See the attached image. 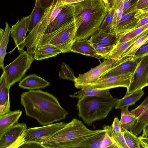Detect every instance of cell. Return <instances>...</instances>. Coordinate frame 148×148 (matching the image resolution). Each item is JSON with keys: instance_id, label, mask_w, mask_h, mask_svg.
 <instances>
[{"instance_id": "obj_34", "label": "cell", "mask_w": 148, "mask_h": 148, "mask_svg": "<svg viewBox=\"0 0 148 148\" xmlns=\"http://www.w3.org/2000/svg\"><path fill=\"white\" fill-rule=\"evenodd\" d=\"M59 77L60 79L74 81L76 78L74 75L73 70L65 62H63L59 72Z\"/></svg>"}, {"instance_id": "obj_45", "label": "cell", "mask_w": 148, "mask_h": 148, "mask_svg": "<svg viewBox=\"0 0 148 148\" xmlns=\"http://www.w3.org/2000/svg\"><path fill=\"white\" fill-rule=\"evenodd\" d=\"M148 7V0H138L136 7L139 10H143Z\"/></svg>"}, {"instance_id": "obj_19", "label": "cell", "mask_w": 148, "mask_h": 148, "mask_svg": "<svg viewBox=\"0 0 148 148\" xmlns=\"http://www.w3.org/2000/svg\"><path fill=\"white\" fill-rule=\"evenodd\" d=\"M70 51L98 59L102 58L97 53L92 43L87 39L74 40L71 46Z\"/></svg>"}, {"instance_id": "obj_42", "label": "cell", "mask_w": 148, "mask_h": 148, "mask_svg": "<svg viewBox=\"0 0 148 148\" xmlns=\"http://www.w3.org/2000/svg\"><path fill=\"white\" fill-rule=\"evenodd\" d=\"M110 128L112 131L115 133L119 134L122 132L120 121L117 117L114 119Z\"/></svg>"}, {"instance_id": "obj_39", "label": "cell", "mask_w": 148, "mask_h": 148, "mask_svg": "<svg viewBox=\"0 0 148 148\" xmlns=\"http://www.w3.org/2000/svg\"><path fill=\"white\" fill-rule=\"evenodd\" d=\"M148 105V96H147L143 101L138 106L130 111L137 118L139 116L143 110Z\"/></svg>"}, {"instance_id": "obj_3", "label": "cell", "mask_w": 148, "mask_h": 148, "mask_svg": "<svg viewBox=\"0 0 148 148\" xmlns=\"http://www.w3.org/2000/svg\"><path fill=\"white\" fill-rule=\"evenodd\" d=\"M104 130L89 129L74 118L42 144L46 148H90L97 135Z\"/></svg>"}, {"instance_id": "obj_27", "label": "cell", "mask_w": 148, "mask_h": 148, "mask_svg": "<svg viewBox=\"0 0 148 148\" xmlns=\"http://www.w3.org/2000/svg\"><path fill=\"white\" fill-rule=\"evenodd\" d=\"M5 30L3 36L0 38V68L4 67V60L7 54L6 50L10 34L11 28L8 23L5 22Z\"/></svg>"}, {"instance_id": "obj_35", "label": "cell", "mask_w": 148, "mask_h": 148, "mask_svg": "<svg viewBox=\"0 0 148 148\" xmlns=\"http://www.w3.org/2000/svg\"><path fill=\"white\" fill-rule=\"evenodd\" d=\"M114 12V8L108 11L107 15L98 29L106 32L111 33V27Z\"/></svg>"}, {"instance_id": "obj_9", "label": "cell", "mask_w": 148, "mask_h": 148, "mask_svg": "<svg viewBox=\"0 0 148 148\" xmlns=\"http://www.w3.org/2000/svg\"><path fill=\"white\" fill-rule=\"evenodd\" d=\"M148 86V54L140 58L132 74L126 94H130Z\"/></svg>"}, {"instance_id": "obj_2", "label": "cell", "mask_w": 148, "mask_h": 148, "mask_svg": "<svg viewBox=\"0 0 148 148\" xmlns=\"http://www.w3.org/2000/svg\"><path fill=\"white\" fill-rule=\"evenodd\" d=\"M73 14L74 41L88 39L99 28L108 10L103 0H84L69 4Z\"/></svg>"}, {"instance_id": "obj_15", "label": "cell", "mask_w": 148, "mask_h": 148, "mask_svg": "<svg viewBox=\"0 0 148 148\" xmlns=\"http://www.w3.org/2000/svg\"><path fill=\"white\" fill-rule=\"evenodd\" d=\"M74 21L72 10L69 4L64 5L57 16L48 26L44 34L49 33Z\"/></svg>"}, {"instance_id": "obj_11", "label": "cell", "mask_w": 148, "mask_h": 148, "mask_svg": "<svg viewBox=\"0 0 148 148\" xmlns=\"http://www.w3.org/2000/svg\"><path fill=\"white\" fill-rule=\"evenodd\" d=\"M132 74L129 73L101 77L95 82L87 86L88 88L99 90L129 86Z\"/></svg>"}, {"instance_id": "obj_32", "label": "cell", "mask_w": 148, "mask_h": 148, "mask_svg": "<svg viewBox=\"0 0 148 148\" xmlns=\"http://www.w3.org/2000/svg\"><path fill=\"white\" fill-rule=\"evenodd\" d=\"M148 29V23L124 34L118 35V42H122L130 40L140 34Z\"/></svg>"}, {"instance_id": "obj_47", "label": "cell", "mask_w": 148, "mask_h": 148, "mask_svg": "<svg viewBox=\"0 0 148 148\" xmlns=\"http://www.w3.org/2000/svg\"><path fill=\"white\" fill-rule=\"evenodd\" d=\"M140 146L141 147L148 148V138L142 137H138Z\"/></svg>"}, {"instance_id": "obj_37", "label": "cell", "mask_w": 148, "mask_h": 148, "mask_svg": "<svg viewBox=\"0 0 148 148\" xmlns=\"http://www.w3.org/2000/svg\"><path fill=\"white\" fill-rule=\"evenodd\" d=\"M138 0H129L123 3V15L128 14L136 8V6Z\"/></svg>"}, {"instance_id": "obj_4", "label": "cell", "mask_w": 148, "mask_h": 148, "mask_svg": "<svg viewBox=\"0 0 148 148\" xmlns=\"http://www.w3.org/2000/svg\"><path fill=\"white\" fill-rule=\"evenodd\" d=\"M118 99L111 94L84 96L78 99L76 105L78 116L91 126L94 121L105 118L115 107Z\"/></svg>"}, {"instance_id": "obj_23", "label": "cell", "mask_w": 148, "mask_h": 148, "mask_svg": "<svg viewBox=\"0 0 148 148\" xmlns=\"http://www.w3.org/2000/svg\"><path fill=\"white\" fill-rule=\"evenodd\" d=\"M119 36L118 35L106 32L98 29L88 40L92 43L114 45L118 40Z\"/></svg>"}, {"instance_id": "obj_50", "label": "cell", "mask_w": 148, "mask_h": 148, "mask_svg": "<svg viewBox=\"0 0 148 148\" xmlns=\"http://www.w3.org/2000/svg\"><path fill=\"white\" fill-rule=\"evenodd\" d=\"M4 29L1 28L0 29V38L2 37L4 34Z\"/></svg>"}, {"instance_id": "obj_10", "label": "cell", "mask_w": 148, "mask_h": 148, "mask_svg": "<svg viewBox=\"0 0 148 148\" xmlns=\"http://www.w3.org/2000/svg\"><path fill=\"white\" fill-rule=\"evenodd\" d=\"M113 64V62L111 60L107 59L87 72L79 74L74 81L75 87L76 88L81 89L95 82L112 66Z\"/></svg>"}, {"instance_id": "obj_6", "label": "cell", "mask_w": 148, "mask_h": 148, "mask_svg": "<svg viewBox=\"0 0 148 148\" xmlns=\"http://www.w3.org/2000/svg\"><path fill=\"white\" fill-rule=\"evenodd\" d=\"M34 60V55L24 50L13 61L4 67L2 70L10 87L22 79Z\"/></svg>"}, {"instance_id": "obj_30", "label": "cell", "mask_w": 148, "mask_h": 148, "mask_svg": "<svg viewBox=\"0 0 148 148\" xmlns=\"http://www.w3.org/2000/svg\"><path fill=\"white\" fill-rule=\"evenodd\" d=\"M148 124V105L137 119L136 122L130 131L136 136L141 134L144 128Z\"/></svg>"}, {"instance_id": "obj_7", "label": "cell", "mask_w": 148, "mask_h": 148, "mask_svg": "<svg viewBox=\"0 0 148 148\" xmlns=\"http://www.w3.org/2000/svg\"><path fill=\"white\" fill-rule=\"evenodd\" d=\"M61 122L26 129L13 145L12 148H17L23 143L36 141L42 143L57 131L63 127L66 124Z\"/></svg>"}, {"instance_id": "obj_40", "label": "cell", "mask_w": 148, "mask_h": 148, "mask_svg": "<svg viewBox=\"0 0 148 148\" xmlns=\"http://www.w3.org/2000/svg\"><path fill=\"white\" fill-rule=\"evenodd\" d=\"M100 148H117L108 135H106L100 144Z\"/></svg>"}, {"instance_id": "obj_33", "label": "cell", "mask_w": 148, "mask_h": 148, "mask_svg": "<svg viewBox=\"0 0 148 148\" xmlns=\"http://www.w3.org/2000/svg\"><path fill=\"white\" fill-rule=\"evenodd\" d=\"M121 130L127 144L129 148H140L138 137L128 130Z\"/></svg>"}, {"instance_id": "obj_31", "label": "cell", "mask_w": 148, "mask_h": 148, "mask_svg": "<svg viewBox=\"0 0 148 148\" xmlns=\"http://www.w3.org/2000/svg\"><path fill=\"white\" fill-rule=\"evenodd\" d=\"M148 40V34L143 36L138 39L127 49L116 62L128 58H134V55L138 49L142 44Z\"/></svg>"}, {"instance_id": "obj_44", "label": "cell", "mask_w": 148, "mask_h": 148, "mask_svg": "<svg viewBox=\"0 0 148 148\" xmlns=\"http://www.w3.org/2000/svg\"><path fill=\"white\" fill-rule=\"evenodd\" d=\"M134 17L139 20L148 17V10H140L135 14Z\"/></svg>"}, {"instance_id": "obj_25", "label": "cell", "mask_w": 148, "mask_h": 148, "mask_svg": "<svg viewBox=\"0 0 148 148\" xmlns=\"http://www.w3.org/2000/svg\"><path fill=\"white\" fill-rule=\"evenodd\" d=\"M129 107L125 106L120 109L121 117L120 120L121 129L128 130L131 131L135 124L137 119L135 116L128 110Z\"/></svg>"}, {"instance_id": "obj_22", "label": "cell", "mask_w": 148, "mask_h": 148, "mask_svg": "<svg viewBox=\"0 0 148 148\" xmlns=\"http://www.w3.org/2000/svg\"><path fill=\"white\" fill-rule=\"evenodd\" d=\"M22 112L20 110L9 112L0 116V136L8 129L17 123L21 116Z\"/></svg>"}, {"instance_id": "obj_14", "label": "cell", "mask_w": 148, "mask_h": 148, "mask_svg": "<svg viewBox=\"0 0 148 148\" xmlns=\"http://www.w3.org/2000/svg\"><path fill=\"white\" fill-rule=\"evenodd\" d=\"M26 128L25 124L19 123L8 129L0 136V148H12Z\"/></svg>"}, {"instance_id": "obj_13", "label": "cell", "mask_w": 148, "mask_h": 148, "mask_svg": "<svg viewBox=\"0 0 148 148\" xmlns=\"http://www.w3.org/2000/svg\"><path fill=\"white\" fill-rule=\"evenodd\" d=\"M138 59L130 57L116 62L101 77L129 73L132 74L139 62Z\"/></svg>"}, {"instance_id": "obj_16", "label": "cell", "mask_w": 148, "mask_h": 148, "mask_svg": "<svg viewBox=\"0 0 148 148\" xmlns=\"http://www.w3.org/2000/svg\"><path fill=\"white\" fill-rule=\"evenodd\" d=\"M140 10L136 8L127 14L123 15L111 33L115 35L125 34L134 29L139 19L135 18V14Z\"/></svg>"}, {"instance_id": "obj_1", "label": "cell", "mask_w": 148, "mask_h": 148, "mask_svg": "<svg viewBox=\"0 0 148 148\" xmlns=\"http://www.w3.org/2000/svg\"><path fill=\"white\" fill-rule=\"evenodd\" d=\"M25 115L44 126L64 119L68 112L54 95L39 89L29 90L21 95Z\"/></svg>"}, {"instance_id": "obj_8", "label": "cell", "mask_w": 148, "mask_h": 148, "mask_svg": "<svg viewBox=\"0 0 148 148\" xmlns=\"http://www.w3.org/2000/svg\"><path fill=\"white\" fill-rule=\"evenodd\" d=\"M61 4L63 3H57L55 5L47 9L41 20L26 37L25 46L26 51L29 54L34 53L48 26L52 21L51 17L53 11L58 5Z\"/></svg>"}, {"instance_id": "obj_52", "label": "cell", "mask_w": 148, "mask_h": 148, "mask_svg": "<svg viewBox=\"0 0 148 148\" xmlns=\"http://www.w3.org/2000/svg\"><path fill=\"white\" fill-rule=\"evenodd\" d=\"M144 10H148V7L145 8V9H144Z\"/></svg>"}, {"instance_id": "obj_38", "label": "cell", "mask_w": 148, "mask_h": 148, "mask_svg": "<svg viewBox=\"0 0 148 148\" xmlns=\"http://www.w3.org/2000/svg\"><path fill=\"white\" fill-rule=\"evenodd\" d=\"M148 54V40L145 41L139 47L135 53L134 58H140Z\"/></svg>"}, {"instance_id": "obj_43", "label": "cell", "mask_w": 148, "mask_h": 148, "mask_svg": "<svg viewBox=\"0 0 148 148\" xmlns=\"http://www.w3.org/2000/svg\"><path fill=\"white\" fill-rule=\"evenodd\" d=\"M19 148H46L41 143L36 141L25 142L21 145Z\"/></svg>"}, {"instance_id": "obj_51", "label": "cell", "mask_w": 148, "mask_h": 148, "mask_svg": "<svg viewBox=\"0 0 148 148\" xmlns=\"http://www.w3.org/2000/svg\"><path fill=\"white\" fill-rule=\"evenodd\" d=\"M129 0H123V2H124V1H129Z\"/></svg>"}, {"instance_id": "obj_18", "label": "cell", "mask_w": 148, "mask_h": 148, "mask_svg": "<svg viewBox=\"0 0 148 148\" xmlns=\"http://www.w3.org/2000/svg\"><path fill=\"white\" fill-rule=\"evenodd\" d=\"M5 72L3 71L0 78V116L10 111V89Z\"/></svg>"}, {"instance_id": "obj_48", "label": "cell", "mask_w": 148, "mask_h": 148, "mask_svg": "<svg viewBox=\"0 0 148 148\" xmlns=\"http://www.w3.org/2000/svg\"><path fill=\"white\" fill-rule=\"evenodd\" d=\"M84 0H63L62 1L64 5L71 4L79 2Z\"/></svg>"}, {"instance_id": "obj_21", "label": "cell", "mask_w": 148, "mask_h": 148, "mask_svg": "<svg viewBox=\"0 0 148 148\" xmlns=\"http://www.w3.org/2000/svg\"><path fill=\"white\" fill-rule=\"evenodd\" d=\"M61 53L62 51L55 46L46 44L38 46L33 55L34 60H41L55 57Z\"/></svg>"}, {"instance_id": "obj_17", "label": "cell", "mask_w": 148, "mask_h": 148, "mask_svg": "<svg viewBox=\"0 0 148 148\" xmlns=\"http://www.w3.org/2000/svg\"><path fill=\"white\" fill-rule=\"evenodd\" d=\"M147 34L148 29L140 34L130 40L122 42L117 41L113 48L104 59L110 60L113 62L114 64L136 41L143 36Z\"/></svg>"}, {"instance_id": "obj_46", "label": "cell", "mask_w": 148, "mask_h": 148, "mask_svg": "<svg viewBox=\"0 0 148 148\" xmlns=\"http://www.w3.org/2000/svg\"><path fill=\"white\" fill-rule=\"evenodd\" d=\"M108 11L111 10L115 6L117 0H103Z\"/></svg>"}, {"instance_id": "obj_29", "label": "cell", "mask_w": 148, "mask_h": 148, "mask_svg": "<svg viewBox=\"0 0 148 148\" xmlns=\"http://www.w3.org/2000/svg\"><path fill=\"white\" fill-rule=\"evenodd\" d=\"M111 94L109 89L99 90L90 89L85 86L79 90L74 92V94L69 95L71 98H77L79 99L85 96H100Z\"/></svg>"}, {"instance_id": "obj_28", "label": "cell", "mask_w": 148, "mask_h": 148, "mask_svg": "<svg viewBox=\"0 0 148 148\" xmlns=\"http://www.w3.org/2000/svg\"><path fill=\"white\" fill-rule=\"evenodd\" d=\"M103 129L105 130L106 133L117 148H129L127 144L123 132L119 134L115 133L111 130L110 126L106 125L103 126Z\"/></svg>"}, {"instance_id": "obj_12", "label": "cell", "mask_w": 148, "mask_h": 148, "mask_svg": "<svg viewBox=\"0 0 148 148\" xmlns=\"http://www.w3.org/2000/svg\"><path fill=\"white\" fill-rule=\"evenodd\" d=\"M30 15L23 17L18 20L11 28V37L13 39L15 45L20 53L24 51L25 46L26 35L29 25Z\"/></svg>"}, {"instance_id": "obj_5", "label": "cell", "mask_w": 148, "mask_h": 148, "mask_svg": "<svg viewBox=\"0 0 148 148\" xmlns=\"http://www.w3.org/2000/svg\"><path fill=\"white\" fill-rule=\"evenodd\" d=\"M76 32L74 21L49 33L44 34L38 46L46 44L53 45L64 53L71 52Z\"/></svg>"}, {"instance_id": "obj_24", "label": "cell", "mask_w": 148, "mask_h": 148, "mask_svg": "<svg viewBox=\"0 0 148 148\" xmlns=\"http://www.w3.org/2000/svg\"><path fill=\"white\" fill-rule=\"evenodd\" d=\"M144 95V91L142 89L136 91L130 94H125L123 98L118 99L115 108L120 109L123 107H129L134 105Z\"/></svg>"}, {"instance_id": "obj_49", "label": "cell", "mask_w": 148, "mask_h": 148, "mask_svg": "<svg viewBox=\"0 0 148 148\" xmlns=\"http://www.w3.org/2000/svg\"><path fill=\"white\" fill-rule=\"evenodd\" d=\"M140 136L143 137L148 138V124L144 128L143 134Z\"/></svg>"}, {"instance_id": "obj_20", "label": "cell", "mask_w": 148, "mask_h": 148, "mask_svg": "<svg viewBox=\"0 0 148 148\" xmlns=\"http://www.w3.org/2000/svg\"><path fill=\"white\" fill-rule=\"evenodd\" d=\"M50 83L37 75H29L23 79L19 82L18 86L22 88L29 90H38L49 86Z\"/></svg>"}, {"instance_id": "obj_36", "label": "cell", "mask_w": 148, "mask_h": 148, "mask_svg": "<svg viewBox=\"0 0 148 148\" xmlns=\"http://www.w3.org/2000/svg\"><path fill=\"white\" fill-rule=\"evenodd\" d=\"M97 53L104 59L109 53L114 45L92 43Z\"/></svg>"}, {"instance_id": "obj_41", "label": "cell", "mask_w": 148, "mask_h": 148, "mask_svg": "<svg viewBox=\"0 0 148 148\" xmlns=\"http://www.w3.org/2000/svg\"><path fill=\"white\" fill-rule=\"evenodd\" d=\"M63 0H39L40 5L46 10L51 6L55 5L58 3L62 2Z\"/></svg>"}, {"instance_id": "obj_26", "label": "cell", "mask_w": 148, "mask_h": 148, "mask_svg": "<svg viewBox=\"0 0 148 148\" xmlns=\"http://www.w3.org/2000/svg\"><path fill=\"white\" fill-rule=\"evenodd\" d=\"M45 10L41 7L39 0H35V4L30 14V23L28 32H30L41 20Z\"/></svg>"}]
</instances>
